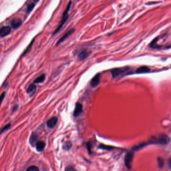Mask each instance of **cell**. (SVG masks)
<instances>
[{
  "instance_id": "ffe728a7",
  "label": "cell",
  "mask_w": 171,
  "mask_h": 171,
  "mask_svg": "<svg viewBox=\"0 0 171 171\" xmlns=\"http://www.w3.org/2000/svg\"><path fill=\"white\" fill-rule=\"evenodd\" d=\"M34 7H35V4H34L33 3H31L29 5H28V6L27 7V13H30L33 10V9H34Z\"/></svg>"
},
{
  "instance_id": "603a6c76",
  "label": "cell",
  "mask_w": 171,
  "mask_h": 171,
  "mask_svg": "<svg viewBox=\"0 0 171 171\" xmlns=\"http://www.w3.org/2000/svg\"><path fill=\"white\" fill-rule=\"evenodd\" d=\"M34 40H33V41H32V42L30 43V44L29 45V46H28V47L27 48V49L26 50V51H25V53H24L23 55H25L27 53V52L31 49V47H32V46L33 45V44L34 43Z\"/></svg>"
},
{
  "instance_id": "5bb4252c",
  "label": "cell",
  "mask_w": 171,
  "mask_h": 171,
  "mask_svg": "<svg viewBox=\"0 0 171 171\" xmlns=\"http://www.w3.org/2000/svg\"><path fill=\"white\" fill-rule=\"evenodd\" d=\"M37 87L34 84H31L29 86L28 89H27V93L30 95V96H33L36 91Z\"/></svg>"
},
{
  "instance_id": "4fadbf2b",
  "label": "cell",
  "mask_w": 171,
  "mask_h": 171,
  "mask_svg": "<svg viewBox=\"0 0 171 171\" xmlns=\"http://www.w3.org/2000/svg\"><path fill=\"white\" fill-rule=\"evenodd\" d=\"M150 71L149 68L147 66H141L138 68L136 70V73L137 74H143L147 73Z\"/></svg>"
},
{
  "instance_id": "5b68a950",
  "label": "cell",
  "mask_w": 171,
  "mask_h": 171,
  "mask_svg": "<svg viewBox=\"0 0 171 171\" xmlns=\"http://www.w3.org/2000/svg\"><path fill=\"white\" fill-rule=\"evenodd\" d=\"M83 112V106L80 103H77L75 104V109L73 112V116L75 117L79 116Z\"/></svg>"
},
{
  "instance_id": "2e32d148",
  "label": "cell",
  "mask_w": 171,
  "mask_h": 171,
  "mask_svg": "<svg viewBox=\"0 0 171 171\" xmlns=\"http://www.w3.org/2000/svg\"><path fill=\"white\" fill-rule=\"evenodd\" d=\"M45 77H46V75H45V74L41 75L38 78H37L36 79H35L34 80V83H42L43 81L45 80Z\"/></svg>"
},
{
  "instance_id": "7402d4cb",
  "label": "cell",
  "mask_w": 171,
  "mask_h": 171,
  "mask_svg": "<svg viewBox=\"0 0 171 171\" xmlns=\"http://www.w3.org/2000/svg\"><path fill=\"white\" fill-rule=\"evenodd\" d=\"M11 126V124H8L6 125V126H5V127H3V128L2 129L1 133V134H2L3 133L5 132V131H6L8 130H9V129L10 128Z\"/></svg>"
},
{
  "instance_id": "9c48e42d",
  "label": "cell",
  "mask_w": 171,
  "mask_h": 171,
  "mask_svg": "<svg viewBox=\"0 0 171 171\" xmlns=\"http://www.w3.org/2000/svg\"><path fill=\"white\" fill-rule=\"evenodd\" d=\"M91 52L87 50L81 51L78 55V58L80 61H83L88 58L90 55Z\"/></svg>"
},
{
  "instance_id": "d6986e66",
  "label": "cell",
  "mask_w": 171,
  "mask_h": 171,
  "mask_svg": "<svg viewBox=\"0 0 171 171\" xmlns=\"http://www.w3.org/2000/svg\"><path fill=\"white\" fill-rule=\"evenodd\" d=\"M158 166L159 167V168H162L163 167V166H164V160H163V159H162V158H158Z\"/></svg>"
},
{
  "instance_id": "8992f818",
  "label": "cell",
  "mask_w": 171,
  "mask_h": 171,
  "mask_svg": "<svg viewBox=\"0 0 171 171\" xmlns=\"http://www.w3.org/2000/svg\"><path fill=\"white\" fill-rule=\"evenodd\" d=\"M74 31H75L74 29H71L70 30H69L64 35L58 40V41L57 42V43L56 45V46H58L60 44L63 42L66 39H67L71 35H72L73 33L74 32Z\"/></svg>"
},
{
  "instance_id": "ac0fdd59",
  "label": "cell",
  "mask_w": 171,
  "mask_h": 171,
  "mask_svg": "<svg viewBox=\"0 0 171 171\" xmlns=\"http://www.w3.org/2000/svg\"><path fill=\"white\" fill-rule=\"evenodd\" d=\"M72 147V144L70 142H66L63 146V149L66 151L70 150Z\"/></svg>"
},
{
  "instance_id": "ba28073f",
  "label": "cell",
  "mask_w": 171,
  "mask_h": 171,
  "mask_svg": "<svg viewBox=\"0 0 171 171\" xmlns=\"http://www.w3.org/2000/svg\"><path fill=\"white\" fill-rule=\"evenodd\" d=\"M11 29L8 26H5L1 28L0 29V37L1 38L4 37L8 35L11 33Z\"/></svg>"
},
{
  "instance_id": "3957f363",
  "label": "cell",
  "mask_w": 171,
  "mask_h": 171,
  "mask_svg": "<svg viewBox=\"0 0 171 171\" xmlns=\"http://www.w3.org/2000/svg\"><path fill=\"white\" fill-rule=\"evenodd\" d=\"M128 68H115L112 69L110 71L111 74L113 78H117L118 77L124 74L127 71H128Z\"/></svg>"
},
{
  "instance_id": "9a60e30c",
  "label": "cell",
  "mask_w": 171,
  "mask_h": 171,
  "mask_svg": "<svg viewBox=\"0 0 171 171\" xmlns=\"http://www.w3.org/2000/svg\"><path fill=\"white\" fill-rule=\"evenodd\" d=\"M36 146V149L38 152H42L45 149L46 144L43 141H38Z\"/></svg>"
},
{
  "instance_id": "52a82bcc",
  "label": "cell",
  "mask_w": 171,
  "mask_h": 171,
  "mask_svg": "<svg viewBox=\"0 0 171 171\" xmlns=\"http://www.w3.org/2000/svg\"><path fill=\"white\" fill-rule=\"evenodd\" d=\"M100 82V74H97L91 80L90 85L92 87L95 88L99 84Z\"/></svg>"
},
{
  "instance_id": "7a4b0ae2",
  "label": "cell",
  "mask_w": 171,
  "mask_h": 171,
  "mask_svg": "<svg viewBox=\"0 0 171 171\" xmlns=\"http://www.w3.org/2000/svg\"><path fill=\"white\" fill-rule=\"evenodd\" d=\"M71 5V1H70L69 3H68V4L67 5V6L66 7V8L65 9V10L64 11V13L62 15V19L61 22L60 23V24L59 25V26L58 27V28L56 29V30L54 31L53 33V35L56 34L62 28V27L63 26L65 22L67 20V19L68 18V12L70 10V7Z\"/></svg>"
},
{
  "instance_id": "484cf974",
  "label": "cell",
  "mask_w": 171,
  "mask_h": 171,
  "mask_svg": "<svg viewBox=\"0 0 171 171\" xmlns=\"http://www.w3.org/2000/svg\"><path fill=\"white\" fill-rule=\"evenodd\" d=\"M87 149H88V150L89 152H90V148H91V145L89 143H88L87 144Z\"/></svg>"
},
{
  "instance_id": "277c9868",
  "label": "cell",
  "mask_w": 171,
  "mask_h": 171,
  "mask_svg": "<svg viewBox=\"0 0 171 171\" xmlns=\"http://www.w3.org/2000/svg\"><path fill=\"white\" fill-rule=\"evenodd\" d=\"M134 156V154L133 152H128L125 156V163L126 167L128 169H130L131 168V163L133 160Z\"/></svg>"
},
{
  "instance_id": "6da1fadb",
  "label": "cell",
  "mask_w": 171,
  "mask_h": 171,
  "mask_svg": "<svg viewBox=\"0 0 171 171\" xmlns=\"http://www.w3.org/2000/svg\"><path fill=\"white\" fill-rule=\"evenodd\" d=\"M170 141V138L166 135L161 134L158 136V137L152 138L150 140V144H160L165 145L168 144Z\"/></svg>"
},
{
  "instance_id": "f1b7e54d",
  "label": "cell",
  "mask_w": 171,
  "mask_h": 171,
  "mask_svg": "<svg viewBox=\"0 0 171 171\" xmlns=\"http://www.w3.org/2000/svg\"><path fill=\"white\" fill-rule=\"evenodd\" d=\"M33 1H34L35 2H36V3H37V2H39L40 0H33Z\"/></svg>"
},
{
  "instance_id": "44dd1931",
  "label": "cell",
  "mask_w": 171,
  "mask_h": 171,
  "mask_svg": "<svg viewBox=\"0 0 171 171\" xmlns=\"http://www.w3.org/2000/svg\"><path fill=\"white\" fill-rule=\"evenodd\" d=\"M26 171H40L39 168L35 166H32L29 167Z\"/></svg>"
},
{
  "instance_id": "30bf717a",
  "label": "cell",
  "mask_w": 171,
  "mask_h": 171,
  "mask_svg": "<svg viewBox=\"0 0 171 171\" xmlns=\"http://www.w3.org/2000/svg\"><path fill=\"white\" fill-rule=\"evenodd\" d=\"M58 122V118L56 117H54L53 118L50 119L47 122V126L50 129L53 128L56 126Z\"/></svg>"
},
{
  "instance_id": "4316f807",
  "label": "cell",
  "mask_w": 171,
  "mask_h": 171,
  "mask_svg": "<svg viewBox=\"0 0 171 171\" xmlns=\"http://www.w3.org/2000/svg\"><path fill=\"white\" fill-rule=\"evenodd\" d=\"M168 165H169V166L170 168V169H171V157L169 158V161H168Z\"/></svg>"
},
{
  "instance_id": "cb8c5ba5",
  "label": "cell",
  "mask_w": 171,
  "mask_h": 171,
  "mask_svg": "<svg viewBox=\"0 0 171 171\" xmlns=\"http://www.w3.org/2000/svg\"><path fill=\"white\" fill-rule=\"evenodd\" d=\"M65 171H75V170L72 166H69L65 169Z\"/></svg>"
},
{
  "instance_id": "d4e9b609",
  "label": "cell",
  "mask_w": 171,
  "mask_h": 171,
  "mask_svg": "<svg viewBox=\"0 0 171 171\" xmlns=\"http://www.w3.org/2000/svg\"><path fill=\"white\" fill-rule=\"evenodd\" d=\"M5 95H6V93L5 92H4L2 94L1 96V102H3L4 98H5Z\"/></svg>"
},
{
  "instance_id": "8fae6325",
  "label": "cell",
  "mask_w": 171,
  "mask_h": 171,
  "mask_svg": "<svg viewBox=\"0 0 171 171\" xmlns=\"http://www.w3.org/2000/svg\"><path fill=\"white\" fill-rule=\"evenodd\" d=\"M22 21L20 19L16 18L14 19L11 23V27L13 29H16L19 28L21 26Z\"/></svg>"
},
{
  "instance_id": "7c38bea8",
  "label": "cell",
  "mask_w": 171,
  "mask_h": 171,
  "mask_svg": "<svg viewBox=\"0 0 171 171\" xmlns=\"http://www.w3.org/2000/svg\"><path fill=\"white\" fill-rule=\"evenodd\" d=\"M38 135L36 133H33L30 136V140H29L30 144L33 146L36 145L38 142Z\"/></svg>"
},
{
  "instance_id": "83f0119b",
  "label": "cell",
  "mask_w": 171,
  "mask_h": 171,
  "mask_svg": "<svg viewBox=\"0 0 171 171\" xmlns=\"http://www.w3.org/2000/svg\"><path fill=\"white\" fill-rule=\"evenodd\" d=\"M18 105H15L14 107V108H13V112H14L16 110H17V109H18Z\"/></svg>"
},
{
  "instance_id": "e0dca14e",
  "label": "cell",
  "mask_w": 171,
  "mask_h": 171,
  "mask_svg": "<svg viewBox=\"0 0 171 171\" xmlns=\"http://www.w3.org/2000/svg\"><path fill=\"white\" fill-rule=\"evenodd\" d=\"M99 148L100 149H103V150H108V151L113 150L115 148L113 147L105 145H103V144H101L100 145H99Z\"/></svg>"
}]
</instances>
